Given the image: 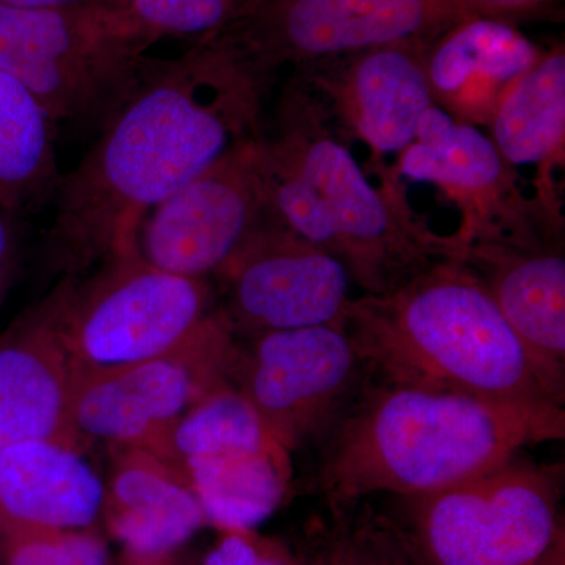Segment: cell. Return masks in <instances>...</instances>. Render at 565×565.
<instances>
[{
  "label": "cell",
  "instance_id": "obj_24",
  "mask_svg": "<svg viewBox=\"0 0 565 565\" xmlns=\"http://www.w3.org/2000/svg\"><path fill=\"white\" fill-rule=\"evenodd\" d=\"M264 0H117L114 7L147 43L211 39L250 18Z\"/></svg>",
  "mask_w": 565,
  "mask_h": 565
},
{
  "label": "cell",
  "instance_id": "obj_25",
  "mask_svg": "<svg viewBox=\"0 0 565 565\" xmlns=\"http://www.w3.org/2000/svg\"><path fill=\"white\" fill-rule=\"evenodd\" d=\"M7 531L6 565H109L102 535L85 530Z\"/></svg>",
  "mask_w": 565,
  "mask_h": 565
},
{
  "label": "cell",
  "instance_id": "obj_31",
  "mask_svg": "<svg viewBox=\"0 0 565 565\" xmlns=\"http://www.w3.org/2000/svg\"><path fill=\"white\" fill-rule=\"evenodd\" d=\"M169 556L162 557H137L128 555V563L126 565H170Z\"/></svg>",
  "mask_w": 565,
  "mask_h": 565
},
{
  "label": "cell",
  "instance_id": "obj_16",
  "mask_svg": "<svg viewBox=\"0 0 565 565\" xmlns=\"http://www.w3.org/2000/svg\"><path fill=\"white\" fill-rule=\"evenodd\" d=\"M541 57L514 22L468 18L437 36L426 51L434 102L457 120L490 122L505 92Z\"/></svg>",
  "mask_w": 565,
  "mask_h": 565
},
{
  "label": "cell",
  "instance_id": "obj_7",
  "mask_svg": "<svg viewBox=\"0 0 565 565\" xmlns=\"http://www.w3.org/2000/svg\"><path fill=\"white\" fill-rule=\"evenodd\" d=\"M217 308L210 280L163 273L132 252L118 253L90 280L71 281L63 343L74 373L122 366L172 351Z\"/></svg>",
  "mask_w": 565,
  "mask_h": 565
},
{
  "label": "cell",
  "instance_id": "obj_8",
  "mask_svg": "<svg viewBox=\"0 0 565 565\" xmlns=\"http://www.w3.org/2000/svg\"><path fill=\"white\" fill-rule=\"evenodd\" d=\"M237 337L221 308L172 351L104 370L76 371L73 422L82 440L158 455L182 416L230 384Z\"/></svg>",
  "mask_w": 565,
  "mask_h": 565
},
{
  "label": "cell",
  "instance_id": "obj_1",
  "mask_svg": "<svg viewBox=\"0 0 565 565\" xmlns=\"http://www.w3.org/2000/svg\"><path fill=\"white\" fill-rule=\"evenodd\" d=\"M263 82L222 36L148 58L98 139L52 193L46 253L63 278L125 252L141 215L259 136Z\"/></svg>",
  "mask_w": 565,
  "mask_h": 565
},
{
  "label": "cell",
  "instance_id": "obj_29",
  "mask_svg": "<svg viewBox=\"0 0 565 565\" xmlns=\"http://www.w3.org/2000/svg\"><path fill=\"white\" fill-rule=\"evenodd\" d=\"M481 17L514 22L515 18L544 9L552 0H465Z\"/></svg>",
  "mask_w": 565,
  "mask_h": 565
},
{
  "label": "cell",
  "instance_id": "obj_32",
  "mask_svg": "<svg viewBox=\"0 0 565 565\" xmlns=\"http://www.w3.org/2000/svg\"><path fill=\"white\" fill-rule=\"evenodd\" d=\"M561 542H557L555 548L544 557L541 564L537 565H561L563 564V548L559 550Z\"/></svg>",
  "mask_w": 565,
  "mask_h": 565
},
{
  "label": "cell",
  "instance_id": "obj_15",
  "mask_svg": "<svg viewBox=\"0 0 565 565\" xmlns=\"http://www.w3.org/2000/svg\"><path fill=\"white\" fill-rule=\"evenodd\" d=\"M462 262L489 289L511 329L565 403V258L559 243L471 245Z\"/></svg>",
  "mask_w": 565,
  "mask_h": 565
},
{
  "label": "cell",
  "instance_id": "obj_9",
  "mask_svg": "<svg viewBox=\"0 0 565 565\" xmlns=\"http://www.w3.org/2000/svg\"><path fill=\"white\" fill-rule=\"evenodd\" d=\"M465 0H264L221 36L259 81L285 65H321L399 43H433L468 18Z\"/></svg>",
  "mask_w": 565,
  "mask_h": 565
},
{
  "label": "cell",
  "instance_id": "obj_34",
  "mask_svg": "<svg viewBox=\"0 0 565 565\" xmlns=\"http://www.w3.org/2000/svg\"><path fill=\"white\" fill-rule=\"evenodd\" d=\"M561 565H564V564H561Z\"/></svg>",
  "mask_w": 565,
  "mask_h": 565
},
{
  "label": "cell",
  "instance_id": "obj_26",
  "mask_svg": "<svg viewBox=\"0 0 565 565\" xmlns=\"http://www.w3.org/2000/svg\"><path fill=\"white\" fill-rule=\"evenodd\" d=\"M332 565H415L392 526L364 525L341 539Z\"/></svg>",
  "mask_w": 565,
  "mask_h": 565
},
{
  "label": "cell",
  "instance_id": "obj_12",
  "mask_svg": "<svg viewBox=\"0 0 565 565\" xmlns=\"http://www.w3.org/2000/svg\"><path fill=\"white\" fill-rule=\"evenodd\" d=\"M218 305L237 338L344 326L352 299L351 275L330 253L270 217L215 275Z\"/></svg>",
  "mask_w": 565,
  "mask_h": 565
},
{
  "label": "cell",
  "instance_id": "obj_30",
  "mask_svg": "<svg viewBox=\"0 0 565 565\" xmlns=\"http://www.w3.org/2000/svg\"><path fill=\"white\" fill-rule=\"evenodd\" d=\"M0 2L9 3V6L13 7H21V9L62 10L88 6V3H99V0H0Z\"/></svg>",
  "mask_w": 565,
  "mask_h": 565
},
{
  "label": "cell",
  "instance_id": "obj_4",
  "mask_svg": "<svg viewBox=\"0 0 565 565\" xmlns=\"http://www.w3.org/2000/svg\"><path fill=\"white\" fill-rule=\"evenodd\" d=\"M344 329L370 377L565 414L489 289L462 259L352 300Z\"/></svg>",
  "mask_w": 565,
  "mask_h": 565
},
{
  "label": "cell",
  "instance_id": "obj_18",
  "mask_svg": "<svg viewBox=\"0 0 565 565\" xmlns=\"http://www.w3.org/2000/svg\"><path fill=\"white\" fill-rule=\"evenodd\" d=\"M426 46L390 44L343 58L334 96L353 131L379 154L407 150L435 104Z\"/></svg>",
  "mask_w": 565,
  "mask_h": 565
},
{
  "label": "cell",
  "instance_id": "obj_22",
  "mask_svg": "<svg viewBox=\"0 0 565 565\" xmlns=\"http://www.w3.org/2000/svg\"><path fill=\"white\" fill-rule=\"evenodd\" d=\"M492 140L511 167L539 166L563 150L565 54L556 47L505 92L494 110Z\"/></svg>",
  "mask_w": 565,
  "mask_h": 565
},
{
  "label": "cell",
  "instance_id": "obj_3",
  "mask_svg": "<svg viewBox=\"0 0 565 565\" xmlns=\"http://www.w3.org/2000/svg\"><path fill=\"white\" fill-rule=\"evenodd\" d=\"M258 158L274 217L343 264L364 296H385L462 259V245L430 232L397 181L375 188L349 148L318 125L302 92L285 96L277 134L259 136Z\"/></svg>",
  "mask_w": 565,
  "mask_h": 565
},
{
  "label": "cell",
  "instance_id": "obj_5",
  "mask_svg": "<svg viewBox=\"0 0 565 565\" xmlns=\"http://www.w3.org/2000/svg\"><path fill=\"white\" fill-rule=\"evenodd\" d=\"M151 44L107 3L33 10L0 2V73L54 125L102 129L139 81Z\"/></svg>",
  "mask_w": 565,
  "mask_h": 565
},
{
  "label": "cell",
  "instance_id": "obj_13",
  "mask_svg": "<svg viewBox=\"0 0 565 565\" xmlns=\"http://www.w3.org/2000/svg\"><path fill=\"white\" fill-rule=\"evenodd\" d=\"M397 172L412 181L430 182L457 200L465 223L455 237L463 250L471 245H533L548 239L525 214L511 166L492 137L437 104L424 114L414 143L401 152Z\"/></svg>",
  "mask_w": 565,
  "mask_h": 565
},
{
  "label": "cell",
  "instance_id": "obj_23",
  "mask_svg": "<svg viewBox=\"0 0 565 565\" xmlns=\"http://www.w3.org/2000/svg\"><path fill=\"white\" fill-rule=\"evenodd\" d=\"M278 448L281 446L264 426L247 397L232 384H225L204 396L174 424L156 456L177 470L193 460Z\"/></svg>",
  "mask_w": 565,
  "mask_h": 565
},
{
  "label": "cell",
  "instance_id": "obj_21",
  "mask_svg": "<svg viewBox=\"0 0 565 565\" xmlns=\"http://www.w3.org/2000/svg\"><path fill=\"white\" fill-rule=\"evenodd\" d=\"M222 531L255 530L280 505L291 479L286 449L193 460L177 468Z\"/></svg>",
  "mask_w": 565,
  "mask_h": 565
},
{
  "label": "cell",
  "instance_id": "obj_10",
  "mask_svg": "<svg viewBox=\"0 0 565 565\" xmlns=\"http://www.w3.org/2000/svg\"><path fill=\"white\" fill-rule=\"evenodd\" d=\"M367 375L344 326H316L237 338L230 384L291 455L321 445Z\"/></svg>",
  "mask_w": 565,
  "mask_h": 565
},
{
  "label": "cell",
  "instance_id": "obj_6",
  "mask_svg": "<svg viewBox=\"0 0 565 565\" xmlns=\"http://www.w3.org/2000/svg\"><path fill=\"white\" fill-rule=\"evenodd\" d=\"M561 465L520 456L435 492L399 498L396 530L418 565H537L559 542Z\"/></svg>",
  "mask_w": 565,
  "mask_h": 565
},
{
  "label": "cell",
  "instance_id": "obj_27",
  "mask_svg": "<svg viewBox=\"0 0 565 565\" xmlns=\"http://www.w3.org/2000/svg\"><path fill=\"white\" fill-rule=\"evenodd\" d=\"M204 565H296L285 552L248 531H223Z\"/></svg>",
  "mask_w": 565,
  "mask_h": 565
},
{
  "label": "cell",
  "instance_id": "obj_20",
  "mask_svg": "<svg viewBox=\"0 0 565 565\" xmlns=\"http://www.w3.org/2000/svg\"><path fill=\"white\" fill-rule=\"evenodd\" d=\"M55 137L31 93L0 73V210L18 217L51 202L62 177Z\"/></svg>",
  "mask_w": 565,
  "mask_h": 565
},
{
  "label": "cell",
  "instance_id": "obj_11",
  "mask_svg": "<svg viewBox=\"0 0 565 565\" xmlns=\"http://www.w3.org/2000/svg\"><path fill=\"white\" fill-rule=\"evenodd\" d=\"M258 139L237 145L145 212L125 252L180 277L210 280L221 273L273 214Z\"/></svg>",
  "mask_w": 565,
  "mask_h": 565
},
{
  "label": "cell",
  "instance_id": "obj_33",
  "mask_svg": "<svg viewBox=\"0 0 565 565\" xmlns=\"http://www.w3.org/2000/svg\"><path fill=\"white\" fill-rule=\"evenodd\" d=\"M117 0H99V3H107V6H114Z\"/></svg>",
  "mask_w": 565,
  "mask_h": 565
},
{
  "label": "cell",
  "instance_id": "obj_14",
  "mask_svg": "<svg viewBox=\"0 0 565 565\" xmlns=\"http://www.w3.org/2000/svg\"><path fill=\"white\" fill-rule=\"evenodd\" d=\"M73 278L0 334V449L46 440L81 449L73 422L74 370L62 338V311Z\"/></svg>",
  "mask_w": 565,
  "mask_h": 565
},
{
  "label": "cell",
  "instance_id": "obj_2",
  "mask_svg": "<svg viewBox=\"0 0 565 565\" xmlns=\"http://www.w3.org/2000/svg\"><path fill=\"white\" fill-rule=\"evenodd\" d=\"M565 414H542L367 375L319 445L315 482L333 505L374 493L415 497L500 467L527 446L561 440Z\"/></svg>",
  "mask_w": 565,
  "mask_h": 565
},
{
  "label": "cell",
  "instance_id": "obj_19",
  "mask_svg": "<svg viewBox=\"0 0 565 565\" xmlns=\"http://www.w3.org/2000/svg\"><path fill=\"white\" fill-rule=\"evenodd\" d=\"M81 449L46 440L0 449V526L85 530L103 512L104 482Z\"/></svg>",
  "mask_w": 565,
  "mask_h": 565
},
{
  "label": "cell",
  "instance_id": "obj_17",
  "mask_svg": "<svg viewBox=\"0 0 565 565\" xmlns=\"http://www.w3.org/2000/svg\"><path fill=\"white\" fill-rule=\"evenodd\" d=\"M109 448L102 514L126 555L169 556L207 523L199 498L172 465L147 449Z\"/></svg>",
  "mask_w": 565,
  "mask_h": 565
},
{
  "label": "cell",
  "instance_id": "obj_28",
  "mask_svg": "<svg viewBox=\"0 0 565 565\" xmlns=\"http://www.w3.org/2000/svg\"><path fill=\"white\" fill-rule=\"evenodd\" d=\"M13 215L0 210V308L10 291L17 269L18 236Z\"/></svg>",
  "mask_w": 565,
  "mask_h": 565
}]
</instances>
